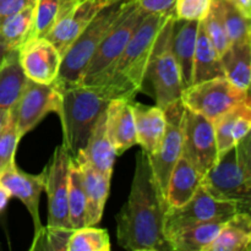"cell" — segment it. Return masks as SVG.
I'll return each mask as SVG.
<instances>
[{"label": "cell", "mask_w": 251, "mask_h": 251, "mask_svg": "<svg viewBox=\"0 0 251 251\" xmlns=\"http://www.w3.org/2000/svg\"><path fill=\"white\" fill-rule=\"evenodd\" d=\"M36 0H0V20L33 5Z\"/></svg>", "instance_id": "obj_39"}, {"label": "cell", "mask_w": 251, "mask_h": 251, "mask_svg": "<svg viewBox=\"0 0 251 251\" xmlns=\"http://www.w3.org/2000/svg\"><path fill=\"white\" fill-rule=\"evenodd\" d=\"M100 9L103 7L98 6L93 0H64L55 24L46 38L63 56Z\"/></svg>", "instance_id": "obj_14"}, {"label": "cell", "mask_w": 251, "mask_h": 251, "mask_svg": "<svg viewBox=\"0 0 251 251\" xmlns=\"http://www.w3.org/2000/svg\"><path fill=\"white\" fill-rule=\"evenodd\" d=\"M174 20L176 11L167 19L157 36L140 88L153 98L156 105L162 109L180 100L184 90L180 71L172 50Z\"/></svg>", "instance_id": "obj_6"}, {"label": "cell", "mask_w": 251, "mask_h": 251, "mask_svg": "<svg viewBox=\"0 0 251 251\" xmlns=\"http://www.w3.org/2000/svg\"><path fill=\"white\" fill-rule=\"evenodd\" d=\"M0 183L10 191L11 198L19 199L27 208L33 221L34 233L41 230L43 225L39 216V198L46 184V169L38 176H33L22 172L14 163L0 172Z\"/></svg>", "instance_id": "obj_16"}, {"label": "cell", "mask_w": 251, "mask_h": 251, "mask_svg": "<svg viewBox=\"0 0 251 251\" xmlns=\"http://www.w3.org/2000/svg\"><path fill=\"white\" fill-rule=\"evenodd\" d=\"M132 100H134L115 98L109 100L105 109L108 136L114 146L117 156L137 145Z\"/></svg>", "instance_id": "obj_17"}, {"label": "cell", "mask_w": 251, "mask_h": 251, "mask_svg": "<svg viewBox=\"0 0 251 251\" xmlns=\"http://www.w3.org/2000/svg\"><path fill=\"white\" fill-rule=\"evenodd\" d=\"M59 92L55 86L27 81L24 93L10 109L20 136L37 126L49 113H58Z\"/></svg>", "instance_id": "obj_13"}, {"label": "cell", "mask_w": 251, "mask_h": 251, "mask_svg": "<svg viewBox=\"0 0 251 251\" xmlns=\"http://www.w3.org/2000/svg\"><path fill=\"white\" fill-rule=\"evenodd\" d=\"M75 162L80 169L81 180L87 199V226H96L100 222L105 202L109 195L110 179L93 168L81 154L75 157Z\"/></svg>", "instance_id": "obj_19"}, {"label": "cell", "mask_w": 251, "mask_h": 251, "mask_svg": "<svg viewBox=\"0 0 251 251\" xmlns=\"http://www.w3.org/2000/svg\"><path fill=\"white\" fill-rule=\"evenodd\" d=\"M173 12L147 15L137 26L119 58L95 85L108 100L136 97L157 36Z\"/></svg>", "instance_id": "obj_2"}, {"label": "cell", "mask_w": 251, "mask_h": 251, "mask_svg": "<svg viewBox=\"0 0 251 251\" xmlns=\"http://www.w3.org/2000/svg\"><path fill=\"white\" fill-rule=\"evenodd\" d=\"M201 185L220 200L232 201L250 211L251 136L248 134L234 147L218 157L202 176Z\"/></svg>", "instance_id": "obj_4"}, {"label": "cell", "mask_w": 251, "mask_h": 251, "mask_svg": "<svg viewBox=\"0 0 251 251\" xmlns=\"http://www.w3.org/2000/svg\"><path fill=\"white\" fill-rule=\"evenodd\" d=\"M183 154L201 174L212 168L218 161L213 123L201 114L184 107L181 119Z\"/></svg>", "instance_id": "obj_10"}, {"label": "cell", "mask_w": 251, "mask_h": 251, "mask_svg": "<svg viewBox=\"0 0 251 251\" xmlns=\"http://www.w3.org/2000/svg\"><path fill=\"white\" fill-rule=\"evenodd\" d=\"M21 139L10 113L6 124L0 130V172L15 163V153Z\"/></svg>", "instance_id": "obj_36"}, {"label": "cell", "mask_w": 251, "mask_h": 251, "mask_svg": "<svg viewBox=\"0 0 251 251\" xmlns=\"http://www.w3.org/2000/svg\"><path fill=\"white\" fill-rule=\"evenodd\" d=\"M250 213L242 211L233 215L205 251H250Z\"/></svg>", "instance_id": "obj_26"}, {"label": "cell", "mask_w": 251, "mask_h": 251, "mask_svg": "<svg viewBox=\"0 0 251 251\" xmlns=\"http://www.w3.org/2000/svg\"><path fill=\"white\" fill-rule=\"evenodd\" d=\"M6 53H7V50H6V49H5V47L2 46L1 42H0V63H1V61H2L4 56L6 55Z\"/></svg>", "instance_id": "obj_44"}, {"label": "cell", "mask_w": 251, "mask_h": 251, "mask_svg": "<svg viewBox=\"0 0 251 251\" xmlns=\"http://www.w3.org/2000/svg\"><path fill=\"white\" fill-rule=\"evenodd\" d=\"M33 11L34 4L0 20V42L6 50H19L31 38Z\"/></svg>", "instance_id": "obj_29"}, {"label": "cell", "mask_w": 251, "mask_h": 251, "mask_svg": "<svg viewBox=\"0 0 251 251\" xmlns=\"http://www.w3.org/2000/svg\"><path fill=\"white\" fill-rule=\"evenodd\" d=\"M131 2L132 0H122L104 6L96 14L63 55L58 77L53 82L55 87L80 83L83 71L100 42Z\"/></svg>", "instance_id": "obj_5"}, {"label": "cell", "mask_w": 251, "mask_h": 251, "mask_svg": "<svg viewBox=\"0 0 251 251\" xmlns=\"http://www.w3.org/2000/svg\"><path fill=\"white\" fill-rule=\"evenodd\" d=\"M147 15L136 6L135 0L122 15L114 26L108 31L103 41L98 46L97 50L91 58L87 68L83 71L80 83L85 86H95L97 81L104 75L108 69L119 58L130 38L134 34L142 20Z\"/></svg>", "instance_id": "obj_7"}, {"label": "cell", "mask_w": 251, "mask_h": 251, "mask_svg": "<svg viewBox=\"0 0 251 251\" xmlns=\"http://www.w3.org/2000/svg\"><path fill=\"white\" fill-rule=\"evenodd\" d=\"M202 22L208 39H210L212 46L215 47V49L221 56L229 48L230 41L228 38L227 29H226L225 22H223L222 16H221L218 5L215 0L211 1L210 11H208L205 20H202Z\"/></svg>", "instance_id": "obj_34"}, {"label": "cell", "mask_w": 251, "mask_h": 251, "mask_svg": "<svg viewBox=\"0 0 251 251\" xmlns=\"http://www.w3.org/2000/svg\"><path fill=\"white\" fill-rule=\"evenodd\" d=\"M176 0H135L136 6L146 15L164 14L174 10Z\"/></svg>", "instance_id": "obj_38"}, {"label": "cell", "mask_w": 251, "mask_h": 251, "mask_svg": "<svg viewBox=\"0 0 251 251\" xmlns=\"http://www.w3.org/2000/svg\"><path fill=\"white\" fill-rule=\"evenodd\" d=\"M10 198H11V194L10 191L0 183V213L5 210V207L7 206Z\"/></svg>", "instance_id": "obj_41"}, {"label": "cell", "mask_w": 251, "mask_h": 251, "mask_svg": "<svg viewBox=\"0 0 251 251\" xmlns=\"http://www.w3.org/2000/svg\"><path fill=\"white\" fill-rule=\"evenodd\" d=\"M242 211L247 210L232 201L215 198L202 185H200L195 195L188 202L180 207H169L167 210L164 230L168 237L171 233L181 228L215 220H226Z\"/></svg>", "instance_id": "obj_9"}, {"label": "cell", "mask_w": 251, "mask_h": 251, "mask_svg": "<svg viewBox=\"0 0 251 251\" xmlns=\"http://www.w3.org/2000/svg\"><path fill=\"white\" fill-rule=\"evenodd\" d=\"M74 229H61V228L42 227L41 230L34 233L31 250L66 251L69 238Z\"/></svg>", "instance_id": "obj_35"}, {"label": "cell", "mask_w": 251, "mask_h": 251, "mask_svg": "<svg viewBox=\"0 0 251 251\" xmlns=\"http://www.w3.org/2000/svg\"><path fill=\"white\" fill-rule=\"evenodd\" d=\"M26 74L19 60V51L7 50L0 63V109L10 110L24 93L27 85Z\"/></svg>", "instance_id": "obj_24"}, {"label": "cell", "mask_w": 251, "mask_h": 251, "mask_svg": "<svg viewBox=\"0 0 251 251\" xmlns=\"http://www.w3.org/2000/svg\"><path fill=\"white\" fill-rule=\"evenodd\" d=\"M17 51L28 80L44 85H51L56 80L63 56L46 37L29 38Z\"/></svg>", "instance_id": "obj_15"}, {"label": "cell", "mask_w": 251, "mask_h": 251, "mask_svg": "<svg viewBox=\"0 0 251 251\" xmlns=\"http://www.w3.org/2000/svg\"><path fill=\"white\" fill-rule=\"evenodd\" d=\"M200 21L178 20L176 17L172 34V50L180 71L183 88L193 83L194 56H195L196 38Z\"/></svg>", "instance_id": "obj_21"}, {"label": "cell", "mask_w": 251, "mask_h": 251, "mask_svg": "<svg viewBox=\"0 0 251 251\" xmlns=\"http://www.w3.org/2000/svg\"><path fill=\"white\" fill-rule=\"evenodd\" d=\"M226 78L235 87L249 91L251 78V42L232 43L221 55Z\"/></svg>", "instance_id": "obj_27"}, {"label": "cell", "mask_w": 251, "mask_h": 251, "mask_svg": "<svg viewBox=\"0 0 251 251\" xmlns=\"http://www.w3.org/2000/svg\"><path fill=\"white\" fill-rule=\"evenodd\" d=\"M78 154H81L98 172L104 176H112L117 152L108 136L105 110L96 123L86 147Z\"/></svg>", "instance_id": "obj_23"}, {"label": "cell", "mask_w": 251, "mask_h": 251, "mask_svg": "<svg viewBox=\"0 0 251 251\" xmlns=\"http://www.w3.org/2000/svg\"><path fill=\"white\" fill-rule=\"evenodd\" d=\"M64 0H36L33 11V37H46L50 32L60 12Z\"/></svg>", "instance_id": "obj_33"}, {"label": "cell", "mask_w": 251, "mask_h": 251, "mask_svg": "<svg viewBox=\"0 0 251 251\" xmlns=\"http://www.w3.org/2000/svg\"><path fill=\"white\" fill-rule=\"evenodd\" d=\"M110 239L105 229L95 226L74 229L68 242L66 251H109Z\"/></svg>", "instance_id": "obj_32"}, {"label": "cell", "mask_w": 251, "mask_h": 251, "mask_svg": "<svg viewBox=\"0 0 251 251\" xmlns=\"http://www.w3.org/2000/svg\"><path fill=\"white\" fill-rule=\"evenodd\" d=\"M164 112H166L167 118L164 136L158 150L153 154L147 157H149L150 166H151L157 186L163 198L166 199L169 176L183 152L181 119H183L184 104L181 100L164 108Z\"/></svg>", "instance_id": "obj_11"}, {"label": "cell", "mask_w": 251, "mask_h": 251, "mask_svg": "<svg viewBox=\"0 0 251 251\" xmlns=\"http://www.w3.org/2000/svg\"><path fill=\"white\" fill-rule=\"evenodd\" d=\"M202 174L181 154L172 171L167 186L169 207H180L188 202L200 188Z\"/></svg>", "instance_id": "obj_22"}, {"label": "cell", "mask_w": 251, "mask_h": 251, "mask_svg": "<svg viewBox=\"0 0 251 251\" xmlns=\"http://www.w3.org/2000/svg\"><path fill=\"white\" fill-rule=\"evenodd\" d=\"M73 157L60 145L55 149L49 167L46 168V189L48 196V225L47 227L73 229L69 220L68 191L69 169Z\"/></svg>", "instance_id": "obj_12"}, {"label": "cell", "mask_w": 251, "mask_h": 251, "mask_svg": "<svg viewBox=\"0 0 251 251\" xmlns=\"http://www.w3.org/2000/svg\"><path fill=\"white\" fill-rule=\"evenodd\" d=\"M221 76H225L221 56L208 39L203 22L200 21L198 38H196L195 56H194L193 83L202 82Z\"/></svg>", "instance_id": "obj_28"}, {"label": "cell", "mask_w": 251, "mask_h": 251, "mask_svg": "<svg viewBox=\"0 0 251 251\" xmlns=\"http://www.w3.org/2000/svg\"><path fill=\"white\" fill-rule=\"evenodd\" d=\"M93 1H95L100 7H104V6H108V5H110V4H114V2L122 1V0H93Z\"/></svg>", "instance_id": "obj_43"}, {"label": "cell", "mask_w": 251, "mask_h": 251, "mask_svg": "<svg viewBox=\"0 0 251 251\" xmlns=\"http://www.w3.org/2000/svg\"><path fill=\"white\" fill-rule=\"evenodd\" d=\"M169 208L144 151L136 156L126 203L117 215L118 244L130 251H172L164 222Z\"/></svg>", "instance_id": "obj_1"}, {"label": "cell", "mask_w": 251, "mask_h": 251, "mask_svg": "<svg viewBox=\"0 0 251 251\" xmlns=\"http://www.w3.org/2000/svg\"><path fill=\"white\" fill-rule=\"evenodd\" d=\"M135 127H136L137 145L142 147V151L151 156L158 150L164 136L167 118L164 109L158 105H149L135 103L132 100Z\"/></svg>", "instance_id": "obj_20"}, {"label": "cell", "mask_w": 251, "mask_h": 251, "mask_svg": "<svg viewBox=\"0 0 251 251\" xmlns=\"http://www.w3.org/2000/svg\"><path fill=\"white\" fill-rule=\"evenodd\" d=\"M247 17H251V0H230Z\"/></svg>", "instance_id": "obj_40"}, {"label": "cell", "mask_w": 251, "mask_h": 251, "mask_svg": "<svg viewBox=\"0 0 251 251\" xmlns=\"http://www.w3.org/2000/svg\"><path fill=\"white\" fill-rule=\"evenodd\" d=\"M59 115L63 129V145L75 158L87 145L95 125L107 109L109 100L96 86L77 85L56 87Z\"/></svg>", "instance_id": "obj_3"}, {"label": "cell", "mask_w": 251, "mask_h": 251, "mask_svg": "<svg viewBox=\"0 0 251 251\" xmlns=\"http://www.w3.org/2000/svg\"><path fill=\"white\" fill-rule=\"evenodd\" d=\"M9 115H10V110L0 109V130H1L2 126L6 124L7 119H9Z\"/></svg>", "instance_id": "obj_42"}, {"label": "cell", "mask_w": 251, "mask_h": 251, "mask_svg": "<svg viewBox=\"0 0 251 251\" xmlns=\"http://www.w3.org/2000/svg\"><path fill=\"white\" fill-rule=\"evenodd\" d=\"M227 29L230 44L251 42L250 19L245 16L230 0H215Z\"/></svg>", "instance_id": "obj_31"}, {"label": "cell", "mask_w": 251, "mask_h": 251, "mask_svg": "<svg viewBox=\"0 0 251 251\" xmlns=\"http://www.w3.org/2000/svg\"><path fill=\"white\" fill-rule=\"evenodd\" d=\"M212 0H176L174 11L178 20L202 21L207 16Z\"/></svg>", "instance_id": "obj_37"}, {"label": "cell", "mask_w": 251, "mask_h": 251, "mask_svg": "<svg viewBox=\"0 0 251 251\" xmlns=\"http://www.w3.org/2000/svg\"><path fill=\"white\" fill-rule=\"evenodd\" d=\"M229 218L189 226L167 237L172 251H205Z\"/></svg>", "instance_id": "obj_25"}, {"label": "cell", "mask_w": 251, "mask_h": 251, "mask_svg": "<svg viewBox=\"0 0 251 251\" xmlns=\"http://www.w3.org/2000/svg\"><path fill=\"white\" fill-rule=\"evenodd\" d=\"M184 107L213 122L234 105L250 100L249 91L235 87L226 76L193 83L180 97Z\"/></svg>", "instance_id": "obj_8"}, {"label": "cell", "mask_w": 251, "mask_h": 251, "mask_svg": "<svg viewBox=\"0 0 251 251\" xmlns=\"http://www.w3.org/2000/svg\"><path fill=\"white\" fill-rule=\"evenodd\" d=\"M212 123L220 157L250 134L251 100H247L234 105Z\"/></svg>", "instance_id": "obj_18"}, {"label": "cell", "mask_w": 251, "mask_h": 251, "mask_svg": "<svg viewBox=\"0 0 251 251\" xmlns=\"http://www.w3.org/2000/svg\"><path fill=\"white\" fill-rule=\"evenodd\" d=\"M69 220L73 229L86 227L87 222V199L81 180L80 169L75 159H73L69 169L68 191Z\"/></svg>", "instance_id": "obj_30"}]
</instances>
